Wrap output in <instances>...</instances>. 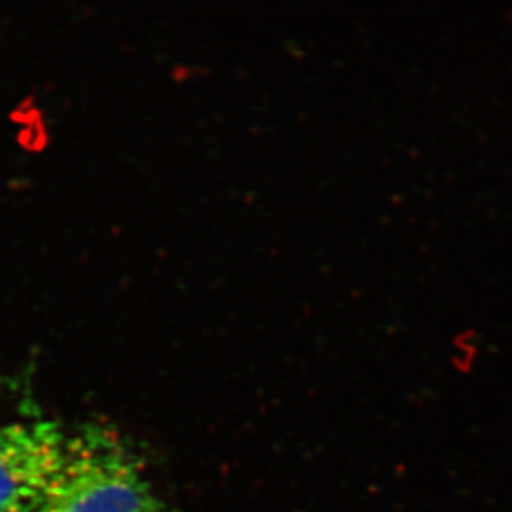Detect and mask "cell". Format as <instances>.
Listing matches in <instances>:
<instances>
[{
  "instance_id": "cell-2",
  "label": "cell",
  "mask_w": 512,
  "mask_h": 512,
  "mask_svg": "<svg viewBox=\"0 0 512 512\" xmlns=\"http://www.w3.org/2000/svg\"><path fill=\"white\" fill-rule=\"evenodd\" d=\"M65 440L52 421H0V512H39Z\"/></svg>"
},
{
  "instance_id": "cell-1",
  "label": "cell",
  "mask_w": 512,
  "mask_h": 512,
  "mask_svg": "<svg viewBox=\"0 0 512 512\" xmlns=\"http://www.w3.org/2000/svg\"><path fill=\"white\" fill-rule=\"evenodd\" d=\"M39 512H163L125 441L103 426L68 436Z\"/></svg>"
}]
</instances>
